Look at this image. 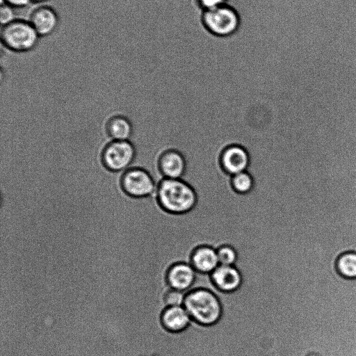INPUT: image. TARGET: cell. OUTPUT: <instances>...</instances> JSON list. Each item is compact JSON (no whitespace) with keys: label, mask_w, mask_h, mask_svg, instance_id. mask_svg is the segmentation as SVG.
<instances>
[{"label":"cell","mask_w":356,"mask_h":356,"mask_svg":"<svg viewBox=\"0 0 356 356\" xmlns=\"http://www.w3.org/2000/svg\"><path fill=\"white\" fill-rule=\"evenodd\" d=\"M251 161L248 149L238 143L227 145L220 155V166L222 170L230 176L248 170Z\"/></svg>","instance_id":"cell-7"},{"label":"cell","mask_w":356,"mask_h":356,"mask_svg":"<svg viewBox=\"0 0 356 356\" xmlns=\"http://www.w3.org/2000/svg\"><path fill=\"white\" fill-rule=\"evenodd\" d=\"M105 130L113 140H129L133 134V126L125 116L116 115L108 118L105 122Z\"/></svg>","instance_id":"cell-14"},{"label":"cell","mask_w":356,"mask_h":356,"mask_svg":"<svg viewBox=\"0 0 356 356\" xmlns=\"http://www.w3.org/2000/svg\"><path fill=\"white\" fill-rule=\"evenodd\" d=\"M189 292L172 289L165 296L168 307L184 306L185 298Z\"/></svg>","instance_id":"cell-18"},{"label":"cell","mask_w":356,"mask_h":356,"mask_svg":"<svg viewBox=\"0 0 356 356\" xmlns=\"http://www.w3.org/2000/svg\"><path fill=\"white\" fill-rule=\"evenodd\" d=\"M136 149L129 140H109L103 147L101 160L108 170L122 172L129 168L136 157Z\"/></svg>","instance_id":"cell-6"},{"label":"cell","mask_w":356,"mask_h":356,"mask_svg":"<svg viewBox=\"0 0 356 356\" xmlns=\"http://www.w3.org/2000/svg\"><path fill=\"white\" fill-rule=\"evenodd\" d=\"M29 21L40 37L52 34L59 24L57 13L49 6H41L34 9Z\"/></svg>","instance_id":"cell-9"},{"label":"cell","mask_w":356,"mask_h":356,"mask_svg":"<svg viewBox=\"0 0 356 356\" xmlns=\"http://www.w3.org/2000/svg\"><path fill=\"white\" fill-rule=\"evenodd\" d=\"M164 327L172 332H181L191 323V318L184 306L168 307L162 314Z\"/></svg>","instance_id":"cell-12"},{"label":"cell","mask_w":356,"mask_h":356,"mask_svg":"<svg viewBox=\"0 0 356 356\" xmlns=\"http://www.w3.org/2000/svg\"><path fill=\"white\" fill-rule=\"evenodd\" d=\"M184 307L191 318L202 325L216 323L222 314V306L218 297L207 289H197L189 292Z\"/></svg>","instance_id":"cell-2"},{"label":"cell","mask_w":356,"mask_h":356,"mask_svg":"<svg viewBox=\"0 0 356 356\" xmlns=\"http://www.w3.org/2000/svg\"><path fill=\"white\" fill-rule=\"evenodd\" d=\"M219 265L217 250L210 246H201L193 254L192 266L198 272L211 274Z\"/></svg>","instance_id":"cell-13"},{"label":"cell","mask_w":356,"mask_h":356,"mask_svg":"<svg viewBox=\"0 0 356 356\" xmlns=\"http://www.w3.org/2000/svg\"><path fill=\"white\" fill-rule=\"evenodd\" d=\"M46 1H47V0H31V2L35 3H40L44 2Z\"/></svg>","instance_id":"cell-22"},{"label":"cell","mask_w":356,"mask_h":356,"mask_svg":"<svg viewBox=\"0 0 356 356\" xmlns=\"http://www.w3.org/2000/svg\"><path fill=\"white\" fill-rule=\"evenodd\" d=\"M0 37L6 48L17 53L31 51L40 38L29 21L18 19L3 26Z\"/></svg>","instance_id":"cell-3"},{"label":"cell","mask_w":356,"mask_h":356,"mask_svg":"<svg viewBox=\"0 0 356 356\" xmlns=\"http://www.w3.org/2000/svg\"><path fill=\"white\" fill-rule=\"evenodd\" d=\"M157 167L162 178L182 179L186 173L188 163L181 150L168 148L159 154Z\"/></svg>","instance_id":"cell-8"},{"label":"cell","mask_w":356,"mask_h":356,"mask_svg":"<svg viewBox=\"0 0 356 356\" xmlns=\"http://www.w3.org/2000/svg\"><path fill=\"white\" fill-rule=\"evenodd\" d=\"M220 265L234 266L238 258L235 249L229 245H223L217 250Z\"/></svg>","instance_id":"cell-17"},{"label":"cell","mask_w":356,"mask_h":356,"mask_svg":"<svg viewBox=\"0 0 356 356\" xmlns=\"http://www.w3.org/2000/svg\"><path fill=\"white\" fill-rule=\"evenodd\" d=\"M120 186L129 196L145 198L155 194L157 183L147 170L140 167H131L122 172Z\"/></svg>","instance_id":"cell-5"},{"label":"cell","mask_w":356,"mask_h":356,"mask_svg":"<svg viewBox=\"0 0 356 356\" xmlns=\"http://www.w3.org/2000/svg\"><path fill=\"white\" fill-rule=\"evenodd\" d=\"M227 0H198L204 10L213 9L226 4Z\"/></svg>","instance_id":"cell-20"},{"label":"cell","mask_w":356,"mask_h":356,"mask_svg":"<svg viewBox=\"0 0 356 356\" xmlns=\"http://www.w3.org/2000/svg\"><path fill=\"white\" fill-rule=\"evenodd\" d=\"M202 20L207 30L220 37L234 34L240 24L237 12L227 4L204 10Z\"/></svg>","instance_id":"cell-4"},{"label":"cell","mask_w":356,"mask_h":356,"mask_svg":"<svg viewBox=\"0 0 356 356\" xmlns=\"http://www.w3.org/2000/svg\"><path fill=\"white\" fill-rule=\"evenodd\" d=\"M13 8L7 4L1 6L0 22L2 26L16 19Z\"/></svg>","instance_id":"cell-19"},{"label":"cell","mask_w":356,"mask_h":356,"mask_svg":"<svg viewBox=\"0 0 356 356\" xmlns=\"http://www.w3.org/2000/svg\"><path fill=\"white\" fill-rule=\"evenodd\" d=\"M31 0H1V6L7 4L13 8H22L26 6Z\"/></svg>","instance_id":"cell-21"},{"label":"cell","mask_w":356,"mask_h":356,"mask_svg":"<svg viewBox=\"0 0 356 356\" xmlns=\"http://www.w3.org/2000/svg\"><path fill=\"white\" fill-rule=\"evenodd\" d=\"M155 197L163 210L175 214L191 211L198 200L195 188L184 179H161L157 183Z\"/></svg>","instance_id":"cell-1"},{"label":"cell","mask_w":356,"mask_h":356,"mask_svg":"<svg viewBox=\"0 0 356 356\" xmlns=\"http://www.w3.org/2000/svg\"><path fill=\"white\" fill-rule=\"evenodd\" d=\"M339 273L347 278H356V252H348L341 254L337 261Z\"/></svg>","instance_id":"cell-16"},{"label":"cell","mask_w":356,"mask_h":356,"mask_svg":"<svg viewBox=\"0 0 356 356\" xmlns=\"http://www.w3.org/2000/svg\"><path fill=\"white\" fill-rule=\"evenodd\" d=\"M230 184L235 193L248 195L254 189L256 180L254 175L246 170L231 176Z\"/></svg>","instance_id":"cell-15"},{"label":"cell","mask_w":356,"mask_h":356,"mask_svg":"<svg viewBox=\"0 0 356 356\" xmlns=\"http://www.w3.org/2000/svg\"><path fill=\"white\" fill-rule=\"evenodd\" d=\"M197 270L188 264L173 265L168 273V280L172 289L191 292L196 278Z\"/></svg>","instance_id":"cell-10"},{"label":"cell","mask_w":356,"mask_h":356,"mask_svg":"<svg viewBox=\"0 0 356 356\" xmlns=\"http://www.w3.org/2000/svg\"><path fill=\"white\" fill-rule=\"evenodd\" d=\"M211 276L216 286L223 292H233L242 282L239 270L234 266L219 265Z\"/></svg>","instance_id":"cell-11"}]
</instances>
